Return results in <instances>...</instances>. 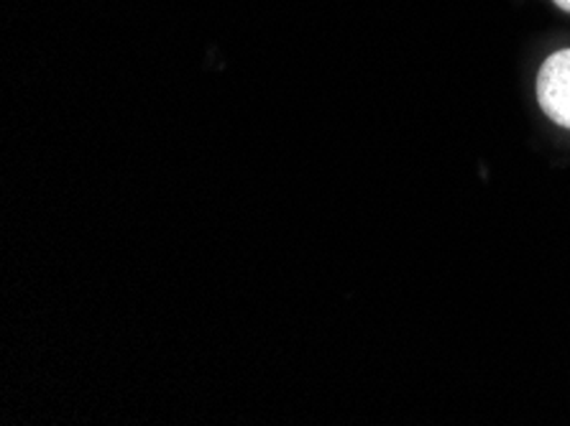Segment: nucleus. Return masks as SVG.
Instances as JSON below:
<instances>
[{
	"label": "nucleus",
	"instance_id": "1",
	"mask_svg": "<svg viewBox=\"0 0 570 426\" xmlns=\"http://www.w3.org/2000/svg\"><path fill=\"white\" fill-rule=\"evenodd\" d=\"M538 100L552 123L570 128V49L558 51L542 65Z\"/></svg>",
	"mask_w": 570,
	"mask_h": 426
},
{
	"label": "nucleus",
	"instance_id": "2",
	"mask_svg": "<svg viewBox=\"0 0 570 426\" xmlns=\"http://www.w3.org/2000/svg\"><path fill=\"white\" fill-rule=\"evenodd\" d=\"M556 3L563 8V11H568L570 13V0H556Z\"/></svg>",
	"mask_w": 570,
	"mask_h": 426
}]
</instances>
